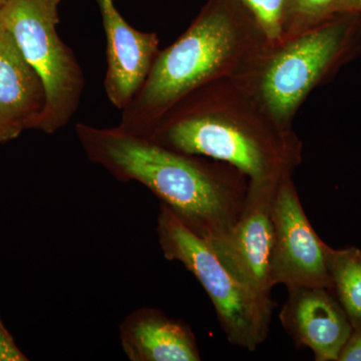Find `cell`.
<instances>
[{
  "mask_svg": "<svg viewBox=\"0 0 361 361\" xmlns=\"http://www.w3.org/2000/svg\"><path fill=\"white\" fill-rule=\"evenodd\" d=\"M106 39L104 92L123 111L146 82L160 49L156 32L135 30L118 11L115 0H97Z\"/></svg>",
  "mask_w": 361,
  "mask_h": 361,
  "instance_id": "obj_9",
  "label": "cell"
},
{
  "mask_svg": "<svg viewBox=\"0 0 361 361\" xmlns=\"http://www.w3.org/2000/svg\"><path fill=\"white\" fill-rule=\"evenodd\" d=\"M253 16L268 42L276 44L284 39L283 0H237Z\"/></svg>",
  "mask_w": 361,
  "mask_h": 361,
  "instance_id": "obj_15",
  "label": "cell"
},
{
  "mask_svg": "<svg viewBox=\"0 0 361 361\" xmlns=\"http://www.w3.org/2000/svg\"><path fill=\"white\" fill-rule=\"evenodd\" d=\"M45 106L44 80L0 20V142L37 130Z\"/></svg>",
  "mask_w": 361,
  "mask_h": 361,
  "instance_id": "obj_11",
  "label": "cell"
},
{
  "mask_svg": "<svg viewBox=\"0 0 361 361\" xmlns=\"http://www.w3.org/2000/svg\"><path fill=\"white\" fill-rule=\"evenodd\" d=\"M326 256L332 292L345 311L353 331L361 330V250L355 247L327 246Z\"/></svg>",
  "mask_w": 361,
  "mask_h": 361,
  "instance_id": "obj_13",
  "label": "cell"
},
{
  "mask_svg": "<svg viewBox=\"0 0 361 361\" xmlns=\"http://www.w3.org/2000/svg\"><path fill=\"white\" fill-rule=\"evenodd\" d=\"M336 0H283L284 39L334 16Z\"/></svg>",
  "mask_w": 361,
  "mask_h": 361,
  "instance_id": "obj_14",
  "label": "cell"
},
{
  "mask_svg": "<svg viewBox=\"0 0 361 361\" xmlns=\"http://www.w3.org/2000/svg\"><path fill=\"white\" fill-rule=\"evenodd\" d=\"M164 256L182 263L210 297L228 341L256 350L267 338L273 303L236 279L205 240L195 234L165 204L157 221Z\"/></svg>",
  "mask_w": 361,
  "mask_h": 361,
  "instance_id": "obj_5",
  "label": "cell"
},
{
  "mask_svg": "<svg viewBox=\"0 0 361 361\" xmlns=\"http://www.w3.org/2000/svg\"><path fill=\"white\" fill-rule=\"evenodd\" d=\"M270 284L322 287L332 291L326 249L304 212L292 175L278 182L271 205Z\"/></svg>",
  "mask_w": 361,
  "mask_h": 361,
  "instance_id": "obj_7",
  "label": "cell"
},
{
  "mask_svg": "<svg viewBox=\"0 0 361 361\" xmlns=\"http://www.w3.org/2000/svg\"><path fill=\"white\" fill-rule=\"evenodd\" d=\"M123 353L130 361H199L192 330L156 308L130 313L120 325Z\"/></svg>",
  "mask_w": 361,
  "mask_h": 361,
  "instance_id": "obj_12",
  "label": "cell"
},
{
  "mask_svg": "<svg viewBox=\"0 0 361 361\" xmlns=\"http://www.w3.org/2000/svg\"><path fill=\"white\" fill-rule=\"evenodd\" d=\"M280 320L299 345L312 351L315 360L339 361L353 329L345 311L329 289L288 287Z\"/></svg>",
  "mask_w": 361,
  "mask_h": 361,
  "instance_id": "obj_10",
  "label": "cell"
},
{
  "mask_svg": "<svg viewBox=\"0 0 361 361\" xmlns=\"http://www.w3.org/2000/svg\"><path fill=\"white\" fill-rule=\"evenodd\" d=\"M75 133L92 163L121 182L148 188L209 246L222 241L238 219L249 180L229 164L178 153L118 127L80 123Z\"/></svg>",
  "mask_w": 361,
  "mask_h": 361,
  "instance_id": "obj_1",
  "label": "cell"
},
{
  "mask_svg": "<svg viewBox=\"0 0 361 361\" xmlns=\"http://www.w3.org/2000/svg\"><path fill=\"white\" fill-rule=\"evenodd\" d=\"M61 0H6L0 20L44 80L47 106L37 130L54 134L77 113L85 80L73 49L58 32Z\"/></svg>",
  "mask_w": 361,
  "mask_h": 361,
  "instance_id": "obj_6",
  "label": "cell"
},
{
  "mask_svg": "<svg viewBox=\"0 0 361 361\" xmlns=\"http://www.w3.org/2000/svg\"><path fill=\"white\" fill-rule=\"evenodd\" d=\"M339 361H361V330L353 332L342 349Z\"/></svg>",
  "mask_w": 361,
  "mask_h": 361,
  "instance_id": "obj_17",
  "label": "cell"
},
{
  "mask_svg": "<svg viewBox=\"0 0 361 361\" xmlns=\"http://www.w3.org/2000/svg\"><path fill=\"white\" fill-rule=\"evenodd\" d=\"M270 42L237 0H208L172 44L159 52L120 129L148 137L161 116L202 85L241 78Z\"/></svg>",
  "mask_w": 361,
  "mask_h": 361,
  "instance_id": "obj_3",
  "label": "cell"
},
{
  "mask_svg": "<svg viewBox=\"0 0 361 361\" xmlns=\"http://www.w3.org/2000/svg\"><path fill=\"white\" fill-rule=\"evenodd\" d=\"M186 155L236 168L249 180L293 175L302 161V142L277 125L239 78L215 80L169 109L148 137Z\"/></svg>",
  "mask_w": 361,
  "mask_h": 361,
  "instance_id": "obj_2",
  "label": "cell"
},
{
  "mask_svg": "<svg viewBox=\"0 0 361 361\" xmlns=\"http://www.w3.org/2000/svg\"><path fill=\"white\" fill-rule=\"evenodd\" d=\"M4 2H6V0H0V13H1L2 7L4 6Z\"/></svg>",
  "mask_w": 361,
  "mask_h": 361,
  "instance_id": "obj_19",
  "label": "cell"
},
{
  "mask_svg": "<svg viewBox=\"0 0 361 361\" xmlns=\"http://www.w3.org/2000/svg\"><path fill=\"white\" fill-rule=\"evenodd\" d=\"M27 358L14 343L0 323V361H26Z\"/></svg>",
  "mask_w": 361,
  "mask_h": 361,
  "instance_id": "obj_16",
  "label": "cell"
},
{
  "mask_svg": "<svg viewBox=\"0 0 361 361\" xmlns=\"http://www.w3.org/2000/svg\"><path fill=\"white\" fill-rule=\"evenodd\" d=\"M284 177V176H283ZM279 179L249 180L243 209L219 243L209 246L241 283L270 298L271 205Z\"/></svg>",
  "mask_w": 361,
  "mask_h": 361,
  "instance_id": "obj_8",
  "label": "cell"
},
{
  "mask_svg": "<svg viewBox=\"0 0 361 361\" xmlns=\"http://www.w3.org/2000/svg\"><path fill=\"white\" fill-rule=\"evenodd\" d=\"M334 14L342 13H361V0H336Z\"/></svg>",
  "mask_w": 361,
  "mask_h": 361,
  "instance_id": "obj_18",
  "label": "cell"
},
{
  "mask_svg": "<svg viewBox=\"0 0 361 361\" xmlns=\"http://www.w3.org/2000/svg\"><path fill=\"white\" fill-rule=\"evenodd\" d=\"M361 52V13H336L269 44L239 78L277 125L293 130L299 109L318 87Z\"/></svg>",
  "mask_w": 361,
  "mask_h": 361,
  "instance_id": "obj_4",
  "label": "cell"
}]
</instances>
